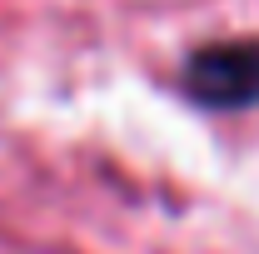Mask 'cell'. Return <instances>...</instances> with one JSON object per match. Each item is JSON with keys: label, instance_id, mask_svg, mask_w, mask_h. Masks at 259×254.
Here are the masks:
<instances>
[{"label": "cell", "instance_id": "1", "mask_svg": "<svg viewBox=\"0 0 259 254\" xmlns=\"http://www.w3.org/2000/svg\"><path fill=\"white\" fill-rule=\"evenodd\" d=\"M180 90L199 110H249L259 105V40L194 45L180 70Z\"/></svg>", "mask_w": 259, "mask_h": 254}]
</instances>
